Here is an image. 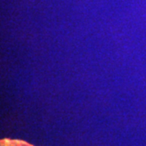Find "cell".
Instances as JSON below:
<instances>
[{
    "mask_svg": "<svg viewBox=\"0 0 146 146\" xmlns=\"http://www.w3.org/2000/svg\"><path fill=\"white\" fill-rule=\"evenodd\" d=\"M1 146H33L28 144L25 141L18 140H8L4 139L1 141Z\"/></svg>",
    "mask_w": 146,
    "mask_h": 146,
    "instance_id": "obj_1",
    "label": "cell"
}]
</instances>
